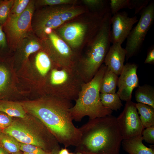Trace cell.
<instances>
[{"mask_svg": "<svg viewBox=\"0 0 154 154\" xmlns=\"http://www.w3.org/2000/svg\"><path fill=\"white\" fill-rule=\"evenodd\" d=\"M21 104L25 111L44 124L59 143L65 147L78 145L81 135L73 122L71 101L50 96Z\"/></svg>", "mask_w": 154, "mask_h": 154, "instance_id": "6da1fadb", "label": "cell"}, {"mask_svg": "<svg viewBox=\"0 0 154 154\" xmlns=\"http://www.w3.org/2000/svg\"><path fill=\"white\" fill-rule=\"evenodd\" d=\"M79 128L81 136L77 152L119 154L123 139L116 117L110 115L89 119Z\"/></svg>", "mask_w": 154, "mask_h": 154, "instance_id": "7a4b0ae2", "label": "cell"}, {"mask_svg": "<svg viewBox=\"0 0 154 154\" xmlns=\"http://www.w3.org/2000/svg\"><path fill=\"white\" fill-rule=\"evenodd\" d=\"M110 12L104 16L102 25L90 41L84 56L79 58L76 69L84 83L93 78L104 62L110 46Z\"/></svg>", "mask_w": 154, "mask_h": 154, "instance_id": "3957f363", "label": "cell"}, {"mask_svg": "<svg viewBox=\"0 0 154 154\" xmlns=\"http://www.w3.org/2000/svg\"><path fill=\"white\" fill-rule=\"evenodd\" d=\"M106 67L102 64L92 80L82 84L75 104L70 110L73 120L80 122L86 116L92 119L111 115L113 111L103 105L100 97L101 83Z\"/></svg>", "mask_w": 154, "mask_h": 154, "instance_id": "277c9868", "label": "cell"}, {"mask_svg": "<svg viewBox=\"0 0 154 154\" xmlns=\"http://www.w3.org/2000/svg\"><path fill=\"white\" fill-rule=\"evenodd\" d=\"M13 120L2 132L15 138L19 142L39 147L50 152L59 146V142L49 130L39 119L34 123L27 116Z\"/></svg>", "mask_w": 154, "mask_h": 154, "instance_id": "5b68a950", "label": "cell"}, {"mask_svg": "<svg viewBox=\"0 0 154 154\" xmlns=\"http://www.w3.org/2000/svg\"><path fill=\"white\" fill-rule=\"evenodd\" d=\"M41 7L35 9L31 22L33 32L40 40L52 30L84 12L83 9L73 5Z\"/></svg>", "mask_w": 154, "mask_h": 154, "instance_id": "8992f818", "label": "cell"}, {"mask_svg": "<svg viewBox=\"0 0 154 154\" xmlns=\"http://www.w3.org/2000/svg\"><path fill=\"white\" fill-rule=\"evenodd\" d=\"M48 82L51 96L71 101L77 98L82 84L84 83L76 68L56 66L50 72Z\"/></svg>", "mask_w": 154, "mask_h": 154, "instance_id": "52a82bcc", "label": "cell"}, {"mask_svg": "<svg viewBox=\"0 0 154 154\" xmlns=\"http://www.w3.org/2000/svg\"><path fill=\"white\" fill-rule=\"evenodd\" d=\"M40 40L42 50L48 55L56 66L67 68H76L79 59L77 53L54 30Z\"/></svg>", "mask_w": 154, "mask_h": 154, "instance_id": "ba28073f", "label": "cell"}, {"mask_svg": "<svg viewBox=\"0 0 154 154\" xmlns=\"http://www.w3.org/2000/svg\"><path fill=\"white\" fill-rule=\"evenodd\" d=\"M104 18L103 16L96 15L88 23L77 21L67 23L54 30L76 52L75 50L81 46L88 33L95 35L102 25Z\"/></svg>", "mask_w": 154, "mask_h": 154, "instance_id": "9c48e42d", "label": "cell"}, {"mask_svg": "<svg viewBox=\"0 0 154 154\" xmlns=\"http://www.w3.org/2000/svg\"><path fill=\"white\" fill-rule=\"evenodd\" d=\"M35 9V0H31L19 16L13 20H7L2 26L9 47L16 49L23 39L33 33L31 22Z\"/></svg>", "mask_w": 154, "mask_h": 154, "instance_id": "30bf717a", "label": "cell"}, {"mask_svg": "<svg viewBox=\"0 0 154 154\" xmlns=\"http://www.w3.org/2000/svg\"><path fill=\"white\" fill-rule=\"evenodd\" d=\"M154 21V3L152 1L140 12L139 20L127 38L125 48L127 61L139 52Z\"/></svg>", "mask_w": 154, "mask_h": 154, "instance_id": "8fae6325", "label": "cell"}, {"mask_svg": "<svg viewBox=\"0 0 154 154\" xmlns=\"http://www.w3.org/2000/svg\"><path fill=\"white\" fill-rule=\"evenodd\" d=\"M136 103L126 102L124 109L116 118L123 140L141 135L144 129L137 111Z\"/></svg>", "mask_w": 154, "mask_h": 154, "instance_id": "7c38bea8", "label": "cell"}, {"mask_svg": "<svg viewBox=\"0 0 154 154\" xmlns=\"http://www.w3.org/2000/svg\"><path fill=\"white\" fill-rule=\"evenodd\" d=\"M138 21L135 16L129 17L125 12H118L112 16L110 32L111 43H119L121 44L127 38L134 25Z\"/></svg>", "mask_w": 154, "mask_h": 154, "instance_id": "4fadbf2b", "label": "cell"}, {"mask_svg": "<svg viewBox=\"0 0 154 154\" xmlns=\"http://www.w3.org/2000/svg\"><path fill=\"white\" fill-rule=\"evenodd\" d=\"M137 68L135 63H127L124 65L118 78L116 93L121 100L126 102L131 101L133 89L139 86Z\"/></svg>", "mask_w": 154, "mask_h": 154, "instance_id": "5bb4252c", "label": "cell"}, {"mask_svg": "<svg viewBox=\"0 0 154 154\" xmlns=\"http://www.w3.org/2000/svg\"><path fill=\"white\" fill-rule=\"evenodd\" d=\"M104 59V64L117 76L120 75L124 66L126 51L119 43L112 44Z\"/></svg>", "mask_w": 154, "mask_h": 154, "instance_id": "9a60e30c", "label": "cell"}, {"mask_svg": "<svg viewBox=\"0 0 154 154\" xmlns=\"http://www.w3.org/2000/svg\"><path fill=\"white\" fill-rule=\"evenodd\" d=\"M141 135L123 140V149L129 154H154V145L149 148L143 143Z\"/></svg>", "mask_w": 154, "mask_h": 154, "instance_id": "2e32d148", "label": "cell"}, {"mask_svg": "<svg viewBox=\"0 0 154 154\" xmlns=\"http://www.w3.org/2000/svg\"><path fill=\"white\" fill-rule=\"evenodd\" d=\"M118 79V76L107 66L101 83L100 93H116Z\"/></svg>", "mask_w": 154, "mask_h": 154, "instance_id": "e0dca14e", "label": "cell"}, {"mask_svg": "<svg viewBox=\"0 0 154 154\" xmlns=\"http://www.w3.org/2000/svg\"><path fill=\"white\" fill-rule=\"evenodd\" d=\"M135 97L137 103L154 108V88L153 86L147 84L139 86L135 92Z\"/></svg>", "mask_w": 154, "mask_h": 154, "instance_id": "ac0fdd59", "label": "cell"}, {"mask_svg": "<svg viewBox=\"0 0 154 154\" xmlns=\"http://www.w3.org/2000/svg\"><path fill=\"white\" fill-rule=\"evenodd\" d=\"M53 63L45 52L42 50L38 51L35 57V64L39 74L42 77L44 78L47 76L49 71L54 68L52 67Z\"/></svg>", "mask_w": 154, "mask_h": 154, "instance_id": "d6986e66", "label": "cell"}, {"mask_svg": "<svg viewBox=\"0 0 154 154\" xmlns=\"http://www.w3.org/2000/svg\"><path fill=\"white\" fill-rule=\"evenodd\" d=\"M140 119L144 129L154 125V108L146 104L136 103Z\"/></svg>", "mask_w": 154, "mask_h": 154, "instance_id": "ffe728a7", "label": "cell"}, {"mask_svg": "<svg viewBox=\"0 0 154 154\" xmlns=\"http://www.w3.org/2000/svg\"><path fill=\"white\" fill-rule=\"evenodd\" d=\"M0 112L12 117L24 118L27 115L21 103L14 102H4L0 103Z\"/></svg>", "mask_w": 154, "mask_h": 154, "instance_id": "44dd1931", "label": "cell"}, {"mask_svg": "<svg viewBox=\"0 0 154 154\" xmlns=\"http://www.w3.org/2000/svg\"><path fill=\"white\" fill-rule=\"evenodd\" d=\"M100 97L103 105L112 111H117L123 106L121 100L117 93H100Z\"/></svg>", "mask_w": 154, "mask_h": 154, "instance_id": "7402d4cb", "label": "cell"}, {"mask_svg": "<svg viewBox=\"0 0 154 154\" xmlns=\"http://www.w3.org/2000/svg\"><path fill=\"white\" fill-rule=\"evenodd\" d=\"M0 146L9 154L18 153L20 150L19 142L13 136L2 132L0 135Z\"/></svg>", "mask_w": 154, "mask_h": 154, "instance_id": "603a6c76", "label": "cell"}, {"mask_svg": "<svg viewBox=\"0 0 154 154\" xmlns=\"http://www.w3.org/2000/svg\"><path fill=\"white\" fill-rule=\"evenodd\" d=\"M82 1L93 11L98 12H98H100L101 14L104 15L110 12L109 3L107 0H83Z\"/></svg>", "mask_w": 154, "mask_h": 154, "instance_id": "cb8c5ba5", "label": "cell"}, {"mask_svg": "<svg viewBox=\"0 0 154 154\" xmlns=\"http://www.w3.org/2000/svg\"><path fill=\"white\" fill-rule=\"evenodd\" d=\"M31 0H14L7 20H13L18 18L24 11Z\"/></svg>", "mask_w": 154, "mask_h": 154, "instance_id": "d4e9b609", "label": "cell"}, {"mask_svg": "<svg viewBox=\"0 0 154 154\" xmlns=\"http://www.w3.org/2000/svg\"><path fill=\"white\" fill-rule=\"evenodd\" d=\"M77 2V1L75 0H35V8L63 5H73Z\"/></svg>", "mask_w": 154, "mask_h": 154, "instance_id": "484cf974", "label": "cell"}, {"mask_svg": "<svg viewBox=\"0 0 154 154\" xmlns=\"http://www.w3.org/2000/svg\"><path fill=\"white\" fill-rule=\"evenodd\" d=\"M14 0H1L0 3V25H3L7 21Z\"/></svg>", "mask_w": 154, "mask_h": 154, "instance_id": "4316f807", "label": "cell"}, {"mask_svg": "<svg viewBox=\"0 0 154 154\" xmlns=\"http://www.w3.org/2000/svg\"><path fill=\"white\" fill-rule=\"evenodd\" d=\"M130 0H111L110 7L112 15H114L121 9L130 8Z\"/></svg>", "mask_w": 154, "mask_h": 154, "instance_id": "83f0119b", "label": "cell"}, {"mask_svg": "<svg viewBox=\"0 0 154 154\" xmlns=\"http://www.w3.org/2000/svg\"><path fill=\"white\" fill-rule=\"evenodd\" d=\"M20 149L24 152L34 154H50V152L44 150L37 146L19 142Z\"/></svg>", "mask_w": 154, "mask_h": 154, "instance_id": "f1b7e54d", "label": "cell"}, {"mask_svg": "<svg viewBox=\"0 0 154 154\" xmlns=\"http://www.w3.org/2000/svg\"><path fill=\"white\" fill-rule=\"evenodd\" d=\"M149 0H130V9H134V15L138 14L148 5Z\"/></svg>", "mask_w": 154, "mask_h": 154, "instance_id": "f546056e", "label": "cell"}, {"mask_svg": "<svg viewBox=\"0 0 154 154\" xmlns=\"http://www.w3.org/2000/svg\"><path fill=\"white\" fill-rule=\"evenodd\" d=\"M141 135L143 140L148 143L154 144V125L147 127L143 131Z\"/></svg>", "mask_w": 154, "mask_h": 154, "instance_id": "4dcf8cb0", "label": "cell"}, {"mask_svg": "<svg viewBox=\"0 0 154 154\" xmlns=\"http://www.w3.org/2000/svg\"><path fill=\"white\" fill-rule=\"evenodd\" d=\"M8 78V72L4 66L0 65V91L5 88Z\"/></svg>", "mask_w": 154, "mask_h": 154, "instance_id": "1f68e13d", "label": "cell"}, {"mask_svg": "<svg viewBox=\"0 0 154 154\" xmlns=\"http://www.w3.org/2000/svg\"><path fill=\"white\" fill-rule=\"evenodd\" d=\"M13 121L12 117L0 112V129L2 130L8 127Z\"/></svg>", "mask_w": 154, "mask_h": 154, "instance_id": "d6a6232c", "label": "cell"}, {"mask_svg": "<svg viewBox=\"0 0 154 154\" xmlns=\"http://www.w3.org/2000/svg\"><path fill=\"white\" fill-rule=\"evenodd\" d=\"M7 47L8 46L6 36L2 26L0 25V50L6 49Z\"/></svg>", "mask_w": 154, "mask_h": 154, "instance_id": "836d02e7", "label": "cell"}, {"mask_svg": "<svg viewBox=\"0 0 154 154\" xmlns=\"http://www.w3.org/2000/svg\"><path fill=\"white\" fill-rule=\"evenodd\" d=\"M144 63L153 64H154V46L152 45L148 49L147 57Z\"/></svg>", "mask_w": 154, "mask_h": 154, "instance_id": "e575fe53", "label": "cell"}, {"mask_svg": "<svg viewBox=\"0 0 154 154\" xmlns=\"http://www.w3.org/2000/svg\"><path fill=\"white\" fill-rule=\"evenodd\" d=\"M60 150V146H58L53 148L50 151V154H58Z\"/></svg>", "mask_w": 154, "mask_h": 154, "instance_id": "d590c367", "label": "cell"}, {"mask_svg": "<svg viewBox=\"0 0 154 154\" xmlns=\"http://www.w3.org/2000/svg\"><path fill=\"white\" fill-rule=\"evenodd\" d=\"M69 153L66 148H62L59 151L58 154H69Z\"/></svg>", "mask_w": 154, "mask_h": 154, "instance_id": "8d00e7d4", "label": "cell"}, {"mask_svg": "<svg viewBox=\"0 0 154 154\" xmlns=\"http://www.w3.org/2000/svg\"><path fill=\"white\" fill-rule=\"evenodd\" d=\"M0 154H9L3 148L0 146Z\"/></svg>", "mask_w": 154, "mask_h": 154, "instance_id": "74e56055", "label": "cell"}, {"mask_svg": "<svg viewBox=\"0 0 154 154\" xmlns=\"http://www.w3.org/2000/svg\"><path fill=\"white\" fill-rule=\"evenodd\" d=\"M80 152L81 153V154H97L96 153L86 152L84 151H80Z\"/></svg>", "mask_w": 154, "mask_h": 154, "instance_id": "f35d334b", "label": "cell"}, {"mask_svg": "<svg viewBox=\"0 0 154 154\" xmlns=\"http://www.w3.org/2000/svg\"><path fill=\"white\" fill-rule=\"evenodd\" d=\"M69 154H81V153L80 152H77L75 154H73V153H69Z\"/></svg>", "mask_w": 154, "mask_h": 154, "instance_id": "ab89813d", "label": "cell"}, {"mask_svg": "<svg viewBox=\"0 0 154 154\" xmlns=\"http://www.w3.org/2000/svg\"><path fill=\"white\" fill-rule=\"evenodd\" d=\"M23 154H34L32 153L23 152Z\"/></svg>", "mask_w": 154, "mask_h": 154, "instance_id": "60d3db41", "label": "cell"}, {"mask_svg": "<svg viewBox=\"0 0 154 154\" xmlns=\"http://www.w3.org/2000/svg\"><path fill=\"white\" fill-rule=\"evenodd\" d=\"M2 132V129H0V135Z\"/></svg>", "mask_w": 154, "mask_h": 154, "instance_id": "b9f144b4", "label": "cell"}, {"mask_svg": "<svg viewBox=\"0 0 154 154\" xmlns=\"http://www.w3.org/2000/svg\"><path fill=\"white\" fill-rule=\"evenodd\" d=\"M21 154V153H19V152L18 153H13V154Z\"/></svg>", "mask_w": 154, "mask_h": 154, "instance_id": "7bdbcfd3", "label": "cell"}, {"mask_svg": "<svg viewBox=\"0 0 154 154\" xmlns=\"http://www.w3.org/2000/svg\"><path fill=\"white\" fill-rule=\"evenodd\" d=\"M1 0H0V2H1Z\"/></svg>", "mask_w": 154, "mask_h": 154, "instance_id": "ee69618b", "label": "cell"}]
</instances>
